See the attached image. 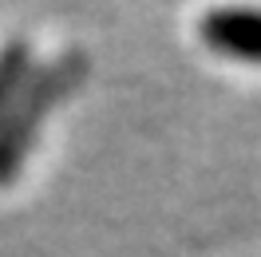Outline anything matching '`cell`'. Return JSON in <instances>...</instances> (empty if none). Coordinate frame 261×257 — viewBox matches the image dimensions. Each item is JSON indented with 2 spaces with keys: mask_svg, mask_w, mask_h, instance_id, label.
<instances>
[{
  "mask_svg": "<svg viewBox=\"0 0 261 257\" xmlns=\"http://www.w3.org/2000/svg\"><path fill=\"white\" fill-rule=\"evenodd\" d=\"M198 32L214 52L261 64V12L257 8H214V12L202 16Z\"/></svg>",
  "mask_w": 261,
  "mask_h": 257,
  "instance_id": "7a4b0ae2",
  "label": "cell"
},
{
  "mask_svg": "<svg viewBox=\"0 0 261 257\" xmlns=\"http://www.w3.org/2000/svg\"><path fill=\"white\" fill-rule=\"evenodd\" d=\"M87 71H91V64H87L83 52H64V56H56L51 64H44L40 71L28 75L24 91L12 99V107L0 119V186L20 174L36 135H40L44 115L51 107H60L87 80Z\"/></svg>",
  "mask_w": 261,
  "mask_h": 257,
  "instance_id": "6da1fadb",
  "label": "cell"
},
{
  "mask_svg": "<svg viewBox=\"0 0 261 257\" xmlns=\"http://www.w3.org/2000/svg\"><path fill=\"white\" fill-rule=\"evenodd\" d=\"M32 75V48L24 40H12L0 48V119L12 107V99L24 91V83Z\"/></svg>",
  "mask_w": 261,
  "mask_h": 257,
  "instance_id": "3957f363",
  "label": "cell"
}]
</instances>
